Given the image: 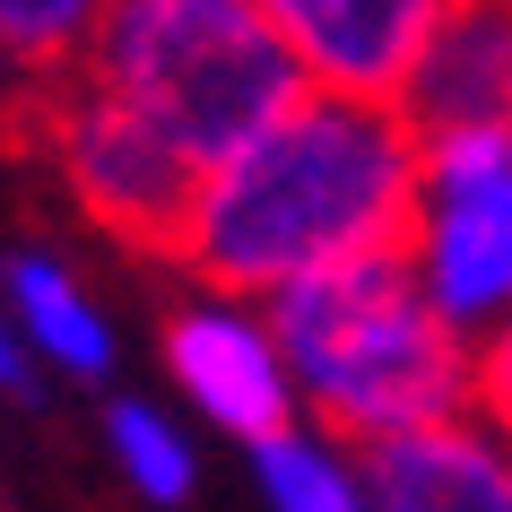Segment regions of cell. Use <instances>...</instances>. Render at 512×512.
I'll use <instances>...</instances> for the list:
<instances>
[{
    "instance_id": "cell-1",
    "label": "cell",
    "mask_w": 512,
    "mask_h": 512,
    "mask_svg": "<svg viewBox=\"0 0 512 512\" xmlns=\"http://www.w3.org/2000/svg\"><path fill=\"white\" fill-rule=\"evenodd\" d=\"M417 165L426 139L400 113V96L304 87L235 157L200 174L174 270H191V287L278 296L330 261L400 252L417 217Z\"/></svg>"
},
{
    "instance_id": "cell-2",
    "label": "cell",
    "mask_w": 512,
    "mask_h": 512,
    "mask_svg": "<svg viewBox=\"0 0 512 512\" xmlns=\"http://www.w3.org/2000/svg\"><path fill=\"white\" fill-rule=\"evenodd\" d=\"M270 322L296 365L304 417L348 443H382V434L478 408V339L426 296L408 243L278 287Z\"/></svg>"
},
{
    "instance_id": "cell-3",
    "label": "cell",
    "mask_w": 512,
    "mask_h": 512,
    "mask_svg": "<svg viewBox=\"0 0 512 512\" xmlns=\"http://www.w3.org/2000/svg\"><path fill=\"white\" fill-rule=\"evenodd\" d=\"M79 61L200 174L313 87L261 0H113Z\"/></svg>"
},
{
    "instance_id": "cell-4",
    "label": "cell",
    "mask_w": 512,
    "mask_h": 512,
    "mask_svg": "<svg viewBox=\"0 0 512 512\" xmlns=\"http://www.w3.org/2000/svg\"><path fill=\"white\" fill-rule=\"evenodd\" d=\"M35 148L61 174V191L87 209V226H105L139 261H174L200 165L157 122H139L87 61H70L61 79L35 87Z\"/></svg>"
},
{
    "instance_id": "cell-5",
    "label": "cell",
    "mask_w": 512,
    "mask_h": 512,
    "mask_svg": "<svg viewBox=\"0 0 512 512\" xmlns=\"http://www.w3.org/2000/svg\"><path fill=\"white\" fill-rule=\"evenodd\" d=\"M417 217H408V261L426 296L469 339L512 322V122H460L417 131Z\"/></svg>"
},
{
    "instance_id": "cell-6",
    "label": "cell",
    "mask_w": 512,
    "mask_h": 512,
    "mask_svg": "<svg viewBox=\"0 0 512 512\" xmlns=\"http://www.w3.org/2000/svg\"><path fill=\"white\" fill-rule=\"evenodd\" d=\"M157 356H165V382L174 400L200 417L209 434L226 443H261V434L296 426L304 400H296V365L278 348V322H270V296H235V287H191L157 330Z\"/></svg>"
},
{
    "instance_id": "cell-7",
    "label": "cell",
    "mask_w": 512,
    "mask_h": 512,
    "mask_svg": "<svg viewBox=\"0 0 512 512\" xmlns=\"http://www.w3.org/2000/svg\"><path fill=\"white\" fill-rule=\"evenodd\" d=\"M287 53L304 61L313 87H348V96H400L417 53H426L434 18L452 0H261Z\"/></svg>"
},
{
    "instance_id": "cell-8",
    "label": "cell",
    "mask_w": 512,
    "mask_h": 512,
    "mask_svg": "<svg viewBox=\"0 0 512 512\" xmlns=\"http://www.w3.org/2000/svg\"><path fill=\"white\" fill-rule=\"evenodd\" d=\"M374 512H512V434L486 408L365 443Z\"/></svg>"
},
{
    "instance_id": "cell-9",
    "label": "cell",
    "mask_w": 512,
    "mask_h": 512,
    "mask_svg": "<svg viewBox=\"0 0 512 512\" xmlns=\"http://www.w3.org/2000/svg\"><path fill=\"white\" fill-rule=\"evenodd\" d=\"M400 113L417 131L512 122V0H452L434 18L426 53L400 87Z\"/></svg>"
},
{
    "instance_id": "cell-10",
    "label": "cell",
    "mask_w": 512,
    "mask_h": 512,
    "mask_svg": "<svg viewBox=\"0 0 512 512\" xmlns=\"http://www.w3.org/2000/svg\"><path fill=\"white\" fill-rule=\"evenodd\" d=\"M0 296H9V322L27 339L35 374H70V382L113 374V313L96 304V287L61 252H9L0 261Z\"/></svg>"
},
{
    "instance_id": "cell-11",
    "label": "cell",
    "mask_w": 512,
    "mask_h": 512,
    "mask_svg": "<svg viewBox=\"0 0 512 512\" xmlns=\"http://www.w3.org/2000/svg\"><path fill=\"white\" fill-rule=\"evenodd\" d=\"M252 495H261V512H374L365 443L296 417L252 443Z\"/></svg>"
},
{
    "instance_id": "cell-12",
    "label": "cell",
    "mask_w": 512,
    "mask_h": 512,
    "mask_svg": "<svg viewBox=\"0 0 512 512\" xmlns=\"http://www.w3.org/2000/svg\"><path fill=\"white\" fill-rule=\"evenodd\" d=\"M105 452H113V469H122V486L139 504L174 512V504L200 495V434L183 426V408L148 400V391L105 400Z\"/></svg>"
},
{
    "instance_id": "cell-13",
    "label": "cell",
    "mask_w": 512,
    "mask_h": 512,
    "mask_svg": "<svg viewBox=\"0 0 512 512\" xmlns=\"http://www.w3.org/2000/svg\"><path fill=\"white\" fill-rule=\"evenodd\" d=\"M105 9L113 0H0V70H18L27 87L61 79L105 27Z\"/></svg>"
},
{
    "instance_id": "cell-14",
    "label": "cell",
    "mask_w": 512,
    "mask_h": 512,
    "mask_svg": "<svg viewBox=\"0 0 512 512\" xmlns=\"http://www.w3.org/2000/svg\"><path fill=\"white\" fill-rule=\"evenodd\" d=\"M478 408L512 434V322L478 339Z\"/></svg>"
},
{
    "instance_id": "cell-15",
    "label": "cell",
    "mask_w": 512,
    "mask_h": 512,
    "mask_svg": "<svg viewBox=\"0 0 512 512\" xmlns=\"http://www.w3.org/2000/svg\"><path fill=\"white\" fill-rule=\"evenodd\" d=\"M27 382H35V356L18 339V322H9V296H0V391H27Z\"/></svg>"
}]
</instances>
